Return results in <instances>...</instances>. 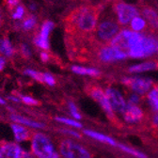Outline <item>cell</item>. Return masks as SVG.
<instances>
[{"mask_svg": "<svg viewBox=\"0 0 158 158\" xmlns=\"http://www.w3.org/2000/svg\"><path fill=\"white\" fill-rule=\"evenodd\" d=\"M31 151L36 158H59V153L50 137L41 132L31 135Z\"/></svg>", "mask_w": 158, "mask_h": 158, "instance_id": "obj_1", "label": "cell"}, {"mask_svg": "<svg viewBox=\"0 0 158 158\" xmlns=\"http://www.w3.org/2000/svg\"><path fill=\"white\" fill-rule=\"evenodd\" d=\"M99 10L97 8L86 7L75 11L73 15V24L77 29L83 33H91L97 26Z\"/></svg>", "mask_w": 158, "mask_h": 158, "instance_id": "obj_2", "label": "cell"}, {"mask_svg": "<svg viewBox=\"0 0 158 158\" xmlns=\"http://www.w3.org/2000/svg\"><path fill=\"white\" fill-rule=\"evenodd\" d=\"M58 151L64 158H92L91 152L86 147L70 138L59 141Z\"/></svg>", "mask_w": 158, "mask_h": 158, "instance_id": "obj_3", "label": "cell"}, {"mask_svg": "<svg viewBox=\"0 0 158 158\" xmlns=\"http://www.w3.org/2000/svg\"><path fill=\"white\" fill-rule=\"evenodd\" d=\"M118 32H120V26L117 22L111 19L104 20L96 28L97 40L101 43H110Z\"/></svg>", "mask_w": 158, "mask_h": 158, "instance_id": "obj_4", "label": "cell"}, {"mask_svg": "<svg viewBox=\"0 0 158 158\" xmlns=\"http://www.w3.org/2000/svg\"><path fill=\"white\" fill-rule=\"evenodd\" d=\"M115 11L118 17V23L125 26L129 24L135 17L138 16V10L133 5L118 2L115 5Z\"/></svg>", "mask_w": 158, "mask_h": 158, "instance_id": "obj_5", "label": "cell"}, {"mask_svg": "<svg viewBox=\"0 0 158 158\" xmlns=\"http://www.w3.org/2000/svg\"><path fill=\"white\" fill-rule=\"evenodd\" d=\"M97 56L100 61L107 63V62L123 60V59L128 56V55L125 52L118 50L111 45H107V46L105 45L101 48H99L97 52Z\"/></svg>", "mask_w": 158, "mask_h": 158, "instance_id": "obj_6", "label": "cell"}, {"mask_svg": "<svg viewBox=\"0 0 158 158\" xmlns=\"http://www.w3.org/2000/svg\"><path fill=\"white\" fill-rule=\"evenodd\" d=\"M123 83L133 89L136 94L140 95L149 92L152 86L151 79L142 77H126L123 79Z\"/></svg>", "mask_w": 158, "mask_h": 158, "instance_id": "obj_7", "label": "cell"}, {"mask_svg": "<svg viewBox=\"0 0 158 158\" xmlns=\"http://www.w3.org/2000/svg\"><path fill=\"white\" fill-rule=\"evenodd\" d=\"M106 94L114 112L123 113L126 108V102L123 94L114 88H107Z\"/></svg>", "mask_w": 158, "mask_h": 158, "instance_id": "obj_8", "label": "cell"}, {"mask_svg": "<svg viewBox=\"0 0 158 158\" xmlns=\"http://www.w3.org/2000/svg\"><path fill=\"white\" fill-rule=\"evenodd\" d=\"M89 95L93 100H95L99 105L101 106V107L104 109V111L110 117H114V111L109 104V101L106 97V91H104L101 88L99 87H92L89 89Z\"/></svg>", "mask_w": 158, "mask_h": 158, "instance_id": "obj_9", "label": "cell"}, {"mask_svg": "<svg viewBox=\"0 0 158 158\" xmlns=\"http://www.w3.org/2000/svg\"><path fill=\"white\" fill-rule=\"evenodd\" d=\"M26 150L15 142L0 144V158H22Z\"/></svg>", "mask_w": 158, "mask_h": 158, "instance_id": "obj_10", "label": "cell"}, {"mask_svg": "<svg viewBox=\"0 0 158 158\" xmlns=\"http://www.w3.org/2000/svg\"><path fill=\"white\" fill-rule=\"evenodd\" d=\"M54 27V23L51 21H45L42 27L41 32L35 39V44L44 50L49 49V34Z\"/></svg>", "mask_w": 158, "mask_h": 158, "instance_id": "obj_11", "label": "cell"}, {"mask_svg": "<svg viewBox=\"0 0 158 158\" xmlns=\"http://www.w3.org/2000/svg\"><path fill=\"white\" fill-rule=\"evenodd\" d=\"M124 121L128 123H135L142 120L143 118V111L142 109L137 106L136 105H130L126 106V108L123 112Z\"/></svg>", "mask_w": 158, "mask_h": 158, "instance_id": "obj_12", "label": "cell"}, {"mask_svg": "<svg viewBox=\"0 0 158 158\" xmlns=\"http://www.w3.org/2000/svg\"><path fill=\"white\" fill-rule=\"evenodd\" d=\"M10 120L15 123H19L21 125H24L26 127H29V128H33V129H44V124L42 123L36 122L34 120H31L29 118L21 116V115H17V114H12L10 116Z\"/></svg>", "mask_w": 158, "mask_h": 158, "instance_id": "obj_13", "label": "cell"}, {"mask_svg": "<svg viewBox=\"0 0 158 158\" xmlns=\"http://www.w3.org/2000/svg\"><path fill=\"white\" fill-rule=\"evenodd\" d=\"M10 127L14 135V139L17 142L27 141L31 138V132L27 128H26V126L14 123L10 125Z\"/></svg>", "mask_w": 158, "mask_h": 158, "instance_id": "obj_14", "label": "cell"}, {"mask_svg": "<svg viewBox=\"0 0 158 158\" xmlns=\"http://www.w3.org/2000/svg\"><path fill=\"white\" fill-rule=\"evenodd\" d=\"M84 134L95 140H98L100 142H103V143H106V144H109V145H112V146H118V143H117V141L115 139H113L112 137L105 135V134H102L100 132H95L93 130H84Z\"/></svg>", "mask_w": 158, "mask_h": 158, "instance_id": "obj_15", "label": "cell"}, {"mask_svg": "<svg viewBox=\"0 0 158 158\" xmlns=\"http://www.w3.org/2000/svg\"><path fill=\"white\" fill-rule=\"evenodd\" d=\"M142 14L144 16V18L146 19V21L148 22L149 26L154 29V30H158V14L157 12L152 10V8L146 7L142 9Z\"/></svg>", "mask_w": 158, "mask_h": 158, "instance_id": "obj_16", "label": "cell"}, {"mask_svg": "<svg viewBox=\"0 0 158 158\" xmlns=\"http://www.w3.org/2000/svg\"><path fill=\"white\" fill-rule=\"evenodd\" d=\"M158 68V64L154 61H148L140 64H136L129 68L130 73H143V72H148V71H152L154 69Z\"/></svg>", "mask_w": 158, "mask_h": 158, "instance_id": "obj_17", "label": "cell"}, {"mask_svg": "<svg viewBox=\"0 0 158 158\" xmlns=\"http://www.w3.org/2000/svg\"><path fill=\"white\" fill-rule=\"evenodd\" d=\"M72 71L74 73L80 74V75H90V76H97L100 74V72L94 68H87V67H82V66H73Z\"/></svg>", "mask_w": 158, "mask_h": 158, "instance_id": "obj_18", "label": "cell"}, {"mask_svg": "<svg viewBox=\"0 0 158 158\" xmlns=\"http://www.w3.org/2000/svg\"><path fill=\"white\" fill-rule=\"evenodd\" d=\"M0 53L6 56H11L14 49L8 39H0Z\"/></svg>", "mask_w": 158, "mask_h": 158, "instance_id": "obj_19", "label": "cell"}, {"mask_svg": "<svg viewBox=\"0 0 158 158\" xmlns=\"http://www.w3.org/2000/svg\"><path fill=\"white\" fill-rule=\"evenodd\" d=\"M130 26H131V28L134 31L138 32V31L144 30L147 27V23H146V21L144 19L137 16V17H135L130 22Z\"/></svg>", "mask_w": 158, "mask_h": 158, "instance_id": "obj_20", "label": "cell"}, {"mask_svg": "<svg viewBox=\"0 0 158 158\" xmlns=\"http://www.w3.org/2000/svg\"><path fill=\"white\" fill-rule=\"evenodd\" d=\"M55 120L60 123H63L65 125L76 128V129H80L82 128V124L79 123L78 121L74 120V118H65V117H56Z\"/></svg>", "mask_w": 158, "mask_h": 158, "instance_id": "obj_21", "label": "cell"}, {"mask_svg": "<svg viewBox=\"0 0 158 158\" xmlns=\"http://www.w3.org/2000/svg\"><path fill=\"white\" fill-rule=\"evenodd\" d=\"M148 101L151 106L154 110L158 111V87L152 89L148 92Z\"/></svg>", "mask_w": 158, "mask_h": 158, "instance_id": "obj_22", "label": "cell"}, {"mask_svg": "<svg viewBox=\"0 0 158 158\" xmlns=\"http://www.w3.org/2000/svg\"><path fill=\"white\" fill-rule=\"evenodd\" d=\"M117 147H118L120 149H122V151H123V152H127V153H129V154H131V155H133V156H135V157H137V158H147V156H146L144 153L140 152L139 151H136L135 149H133V148H131V147L125 146V145H123V144H118Z\"/></svg>", "mask_w": 158, "mask_h": 158, "instance_id": "obj_23", "label": "cell"}, {"mask_svg": "<svg viewBox=\"0 0 158 158\" xmlns=\"http://www.w3.org/2000/svg\"><path fill=\"white\" fill-rule=\"evenodd\" d=\"M24 73H25V74H27V75L30 76L31 78L35 79V80L43 83V75H44L43 73L37 72V71L32 70V69H27V70H25Z\"/></svg>", "mask_w": 158, "mask_h": 158, "instance_id": "obj_24", "label": "cell"}, {"mask_svg": "<svg viewBox=\"0 0 158 158\" xmlns=\"http://www.w3.org/2000/svg\"><path fill=\"white\" fill-rule=\"evenodd\" d=\"M69 110H70V113H71V115L73 116V118H74V120L79 121V120H81V118H82V116H81L80 112L78 111L76 106L72 102L69 103Z\"/></svg>", "mask_w": 158, "mask_h": 158, "instance_id": "obj_25", "label": "cell"}, {"mask_svg": "<svg viewBox=\"0 0 158 158\" xmlns=\"http://www.w3.org/2000/svg\"><path fill=\"white\" fill-rule=\"evenodd\" d=\"M36 25V19L35 17H28L27 18L23 23V28L25 30H30L32 29Z\"/></svg>", "mask_w": 158, "mask_h": 158, "instance_id": "obj_26", "label": "cell"}, {"mask_svg": "<svg viewBox=\"0 0 158 158\" xmlns=\"http://www.w3.org/2000/svg\"><path fill=\"white\" fill-rule=\"evenodd\" d=\"M21 101L27 106H37L39 104V102L36 100V99H34L31 96H27V95L21 96Z\"/></svg>", "mask_w": 158, "mask_h": 158, "instance_id": "obj_27", "label": "cell"}, {"mask_svg": "<svg viewBox=\"0 0 158 158\" xmlns=\"http://www.w3.org/2000/svg\"><path fill=\"white\" fill-rule=\"evenodd\" d=\"M43 83L47 84L48 86H55L56 85V80L53 77V75H51L50 73H44L43 75Z\"/></svg>", "mask_w": 158, "mask_h": 158, "instance_id": "obj_28", "label": "cell"}, {"mask_svg": "<svg viewBox=\"0 0 158 158\" xmlns=\"http://www.w3.org/2000/svg\"><path fill=\"white\" fill-rule=\"evenodd\" d=\"M24 14H25V10H24V8H23L22 6H18L17 9L15 10V11L13 12L12 17H13V19H15V20H19V19H22V18H23Z\"/></svg>", "mask_w": 158, "mask_h": 158, "instance_id": "obj_29", "label": "cell"}, {"mask_svg": "<svg viewBox=\"0 0 158 158\" xmlns=\"http://www.w3.org/2000/svg\"><path fill=\"white\" fill-rule=\"evenodd\" d=\"M61 133L68 135H71V136L75 137V138H81V135L78 132H76L75 130H73V129H61Z\"/></svg>", "mask_w": 158, "mask_h": 158, "instance_id": "obj_30", "label": "cell"}, {"mask_svg": "<svg viewBox=\"0 0 158 158\" xmlns=\"http://www.w3.org/2000/svg\"><path fill=\"white\" fill-rule=\"evenodd\" d=\"M138 102H139V97H138V94H133L130 96L129 98V104L130 105H136L138 104Z\"/></svg>", "mask_w": 158, "mask_h": 158, "instance_id": "obj_31", "label": "cell"}, {"mask_svg": "<svg viewBox=\"0 0 158 158\" xmlns=\"http://www.w3.org/2000/svg\"><path fill=\"white\" fill-rule=\"evenodd\" d=\"M22 52H23V54L25 55V56H30V49L26 45V44H22Z\"/></svg>", "mask_w": 158, "mask_h": 158, "instance_id": "obj_32", "label": "cell"}, {"mask_svg": "<svg viewBox=\"0 0 158 158\" xmlns=\"http://www.w3.org/2000/svg\"><path fill=\"white\" fill-rule=\"evenodd\" d=\"M41 58H42V60H43L44 62H46V61H48V59H49V56H48L47 53L43 52V53L41 54Z\"/></svg>", "mask_w": 158, "mask_h": 158, "instance_id": "obj_33", "label": "cell"}, {"mask_svg": "<svg viewBox=\"0 0 158 158\" xmlns=\"http://www.w3.org/2000/svg\"><path fill=\"white\" fill-rule=\"evenodd\" d=\"M5 64H6V61H5L4 57L0 56V72L3 71V69H4V67H5Z\"/></svg>", "mask_w": 158, "mask_h": 158, "instance_id": "obj_34", "label": "cell"}, {"mask_svg": "<svg viewBox=\"0 0 158 158\" xmlns=\"http://www.w3.org/2000/svg\"><path fill=\"white\" fill-rule=\"evenodd\" d=\"M152 123H153V124L158 128V111L156 112V114L153 116V118H152Z\"/></svg>", "mask_w": 158, "mask_h": 158, "instance_id": "obj_35", "label": "cell"}, {"mask_svg": "<svg viewBox=\"0 0 158 158\" xmlns=\"http://www.w3.org/2000/svg\"><path fill=\"white\" fill-rule=\"evenodd\" d=\"M8 3L10 7H13L15 5H17L18 3V0H8Z\"/></svg>", "mask_w": 158, "mask_h": 158, "instance_id": "obj_36", "label": "cell"}, {"mask_svg": "<svg viewBox=\"0 0 158 158\" xmlns=\"http://www.w3.org/2000/svg\"><path fill=\"white\" fill-rule=\"evenodd\" d=\"M0 105H1V106H5L6 105V101L4 100L3 98H1V97H0Z\"/></svg>", "mask_w": 158, "mask_h": 158, "instance_id": "obj_37", "label": "cell"}, {"mask_svg": "<svg viewBox=\"0 0 158 158\" xmlns=\"http://www.w3.org/2000/svg\"><path fill=\"white\" fill-rule=\"evenodd\" d=\"M9 99H10V100L14 101V102H19V99L16 98V97H9Z\"/></svg>", "mask_w": 158, "mask_h": 158, "instance_id": "obj_38", "label": "cell"}]
</instances>
